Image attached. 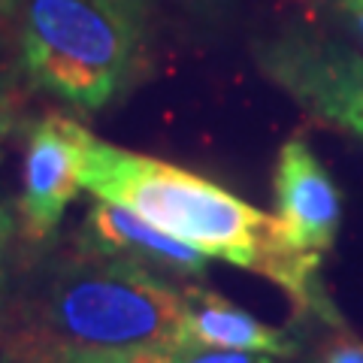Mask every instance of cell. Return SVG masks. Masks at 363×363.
<instances>
[{
	"instance_id": "cell-9",
	"label": "cell",
	"mask_w": 363,
	"mask_h": 363,
	"mask_svg": "<svg viewBox=\"0 0 363 363\" xmlns=\"http://www.w3.org/2000/svg\"><path fill=\"white\" fill-rule=\"evenodd\" d=\"M167 363H276L269 354L257 351H236V348H218V345H203V342H182L164 348Z\"/></svg>"
},
{
	"instance_id": "cell-13",
	"label": "cell",
	"mask_w": 363,
	"mask_h": 363,
	"mask_svg": "<svg viewBox=\"0 0 363 363\" xmlns=\"http://www.w3.org/2000/svg\"><path fill=\"white\" fill-rule=\"evenodd\" d=\"M121 363H167L164 348H136L121 351Z\"/></svg>"
},
{
	"instance_id": "cell-15",
	"label": "cell",
	"mask_w": 363,
	"mask_h": 363,
	"mask_svg": "<svg viewBox=\"0 0 363 363\" xmlns=\"http://www.w3.org/2000/svg\"><path fill=\"white\" fill-rule=\"evenodd\" d=\"M13 230H16L13 212H9L6 206H0V257H4V248L9 242V236H13Z\"/></svg>"
},
{
	"instance_id": "cell-7",
	"label": "cell",
	"mask_w": 363,
	"mask_h": 363,
	"mask_svg": "<svg viewBox=\"0 0 363 363\" xmlns=\"http://www.w3.org/2000/svg\"><path fill=\"white\" fill-rule=\"evenodd\" d=\"M82 240L91 255L121 257L136 267H145L157 276H203L206 269V255L191 242L161 230L143 215H136L124 203L97 200L91 206Z\"/></svg>"
},
{
	"instance_id": "cell-1",
	"label": "cell",
	"mask_w": 363,
	"mask_h": 363,
	"mask_svg": "<svg viewBox=\"0 0 363 363\" xmlns=\"http://www.w3.org/2000/svg\"><path fill=\"white\" fill-rule=\"evenodd\" d=\"M85 188L97 200L124 203L145 221L191 242L209 257L230 260L272 279L306 315L342 327L321 288V255L294 245L279 218L248 206L227 188L185 167L133 155L91 136Z\"/></svg>"
},
{
	"instance_id": "cell-10",
	"label": "cell",
	"mask_w": 363,
	"mask_h": 363,
	"mask_svg": "<svg viewBox=\"0 0 363 363\" xmlns=\"http://www.w3.org/2000/svg\"><path fill=\"white\" fill-rule=\"evenodd\" d=\"M315 363H363V339L345 333L342 327V333L315 357Z\"/></svg>"
},
{
	"instance_id": "cell-16",
	"label": "cell",
	"mask_w": 363,
	"mask_h": 363,
	"mask_svg": "<svg viewBox=\"0 0 363 363\" xmlns=\"http://www.w3.org/2000/svg\"><path fill=\"white\" fill-rule=\"evenodd\" d=\"M21 4H25V0H0V16H4V18H6V16H13Z\"/></svg>"
},
{
	"instance_id": "cell-3",
	"label": "cell",
	"mask_w": 363,
	"mask_h": 363,
	"mask_svg": "<svg viewBox=\"0 0 363 363\" xmlns=\"http://www.w3.org/2000/svg\"><path fill=\"white\" fill-rule=\"evenodd\" d=\"M40 339L52 345L136 351L185 339V291L121 257L64 260L45 285Z\"/></svg>"
},
{
	"instance_id": "cell-17",
	"label": "cell",
	"mask_w": 363,
	"mask_h": 363,
	"mask_svg": "<svg viewBox=\"0 0 363 363\" xmlns=\"http://www.w3.org/2000/svg\"><path fill=\"white\" fill-rule=\"evenodd\" d=\"M0 300H4V269H0Z\"/></svg>"
},
{
	"instance_id": "cell-8",
	"label": "cell",
	"mask_w": 363,
	"mask_h": 363,
	"mask_svg": "<svg viewBox=\"0 0 363 363\" xmlns=\"http://www.w3.org/2000/svg\"><path fill=\"white\" fill-rule=\"evenodd\" d=\"M188 315H185V339L218 348L236 351H257L269 357H294L297 342L264 321H257L252 312L233 306L221 294L206 288H188L185 291Z\"/></svg>"
},
{
	"instance_id": "cell-5",
	"label": "cell",
	"mask_w": 363,
	"mask_h": 363,
	"mask_svg": "<svg viewBox=\"0 0 363 363\" xmlns=\"http://www.w3.org/2000/svg\"><path fill=\"white\" fill-rule=\"evenodd\" d=\"M91 136L94 133L88 128L61 112H45L43 118L28 124L18 221L30 242L49 240L79 188H85Z\"/></svg>"
},
{
	"instance_id": "cell-14",
	"label": "cell",
	"mask_w": 363,
	"mask_h": 363,
	"mask_svg": "<svg viewBox=\"0 0 363 363\" xmlns=\"http://www.w3.org/2000/svg\"><path fill=\"white\" fill-rule=\"evenodd\" d=\"M336 6H339V13L351 21V28L363 37V0H336Z\"/></svg>"
},
{
	"instance_id": "cell-6",
	"label": "cell",
	"mask_w": 363,
	"mask_h": 363,
	"mask_svg": "<svg viewBox=\"0 0 363 363\" xmlns=\"http://www.w3.org/2000/svg\"><path fill=\"white\" fill-rule=\"evenodd\" d=\"M272 191L276 218L288 240L303 252H330L342 224V194L327 167L300 136L279 149Z\"/></svg>"
},
{
	"instance_id": "cell-11",
	"label": "cell",
	"mask_w": 363,
	"mask_h": 363,
	"mask_svg": "<svg viewBox=\"0 0 363 363\" xmlns=\"http://www.w3.org/2000/svg\"><path fill=\"white\" fill-rule=\"evenodd\" d=\"M45 363H121V351H97V348H73L55 345V354Z\"/></svg>"
},
{
	"instance_id": "cell-12",
	"label": "cell",
	"mask_w": 363,
	"mask_h": 363,
	"mask_svg": "<svg viewBox=\"0 0 363 363\" xmlns=\"http://www.w3.org/2000/svg\"><path fill=\"white\" fill-rule=\"evenodd\" d=\"M16 128V94L6 79H0V155H4L6 136Z\"/></svg>"
},
{
	"instance_id": "cell-2",
	"label": "cell",
	"mask_w": 363,
	"mask_h": 363,
	"mask_svg": "<svg viewBox=\"0 0 363 363\" xmlns=\"http://www.w3.org/2000/svg\"><path fill=\"white\" fill-rule=\"evenodd\" d=\"M149 43V0H25L21 67L33 85L100 112L133 85Z\"/></svg>"
},
{
	"instance_id": "cell-4",
	"label": "cell",
	"mask_w": 363,
	"mask_h": 363,
	"mask_svg": "<svg viewBox=\"0 0 363 363\" xmlns=\"http://www.w3.org/2000/svg\"><path fill=\"white\" fill-rule=\"evenodd\" d=\"M255 61L303 109L363 140V58L315 30L288 28L257 43Z\"/></svg>"
}]
</instances>
